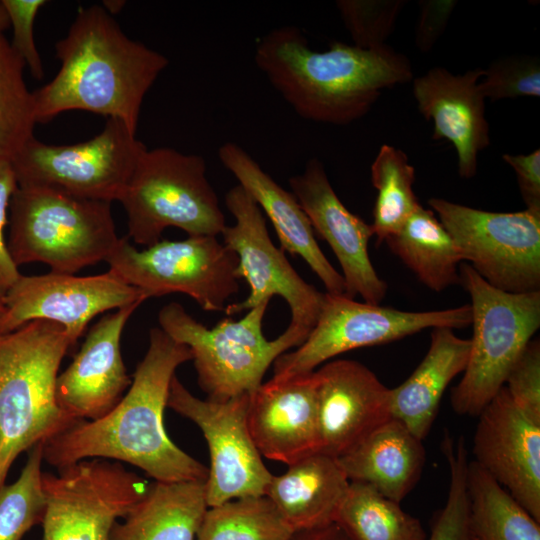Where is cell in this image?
<instances>
[{
    "mask_svg": "<svg viewBox=\"0 0 540 540\" xmlns=\"http://www.w3.org/2000/svg\"><path fill=\"white\" fill-rule=\"evenodd\" d=\"M189 360L186 345L152 328L126 394L103 417L80 421L45 442L43 459L57 469L86 459H112L136 466L155 481H206L208 468L171 441L163 420L175 371Z\"/></svg>",
    "mask_w": 540,
    "mask_h": 540,
    "instance_id": "obj_1",
    "label": "cell"
},
{
    "mask_svg": "<svg viewBox=\"0 0 540 540\" xmlns=\"http://www.w3.org/2000/svg\"><path fill=\"white\" fill-rule=\"evenodd\" d=\"M254 60L270 84L302 118L347 125L364 115L385 88L409 82V59L388 45L362 49L334 41L315 51L295 26L272 29L255 48Z\"/></svg>",
    "mask_w": 540,
    "mask_h": 540,
    "instance_id": "obj_2",
    "label": "cell"
},
{
    "mask_svg": "<svg viewBox=\"0 0 540 540\" xmlns=\"http://www.w3.org/2000/svg\"><path fill=\"white\" fill-rule=\"evenodd\" d=\"M55 47L59 71L33 92L37 123L83 110L119 119L136 133L144 97L168 59L130 39L100 5L80 8Z\"/></svg>",
    "mask_w": 540,
    "mask_h": 540,
    "instance_id": "obj_3",
    "label": "cell"
},
{
    "mask_svg": "<svg viewBox=\"0 0 540 540\" xmlns=\"http://www.w3.org/2000/svg\"><path fill=\"white\" fill-rule=\"evenodd\" d=\"M70 348L65 329L51 321L0 334V488L21 453L76 424L56 400L59 367Z\"/></svg>",
    "mask_w": 540,
    "mask_h": 540,
    "instance_id": "obj_4",
    "label": "cell"
},
{
    "mask_svg": "<svg viewBox=\"0 0 540 540\" xmlns=\"http://www.w3.org/2000/svg\"><path fill=\"white\" fill-rule=\"evenodd\" d=\"M7 247L17 267L44 263L75 274L105 261L119 241L111 203L45 187H20L9 204Z\"/></svg>",
    "mask_w": 540,
    "mask_h": 540,
    "instance_id": "obj_5",
    "label": "cell"
},
{
    "mask_svg": "<svg viewBox=\"0 0 540 540\" xmlns=\"http://www.w3.org/2000/svg\"><path fill=\"white\" fill-rule=\"evenodd\" d=\"M201 155L170 147L146 149L118 201L128 217L127 237L152 246L168 227L188 236H218L226 227Z\"/></svg>",
    "mask_w": 540,
    "mask_h": 540,
    "instance_id": "obj_6",
    "label": "cell"
},
{
    "mask_svg": "<svg viewBox=\"0 0 540 540\" xmlns=\"http://www.w3.org/2000/svg\"><path fill=\"white\" fill-rule=\"evenodd\" d=\"M269 302L247 311L238 321L227 317L209 329L171 302L158 314L160 328L192 354L200 388L207 398L224 401L251 394L263 382L271 364L307 338L288 326L274 340L263 334V318Z\"/></svg>",
    "mask_w": 540,
    "mask_h": 540,
    "instance_id": "obj_7",
    "label": "cell"
},
{
    "mask_svg": "<svg viewBox=\"0 0 540 540\" xmlns=\"http://www.w3.org/2000/svg\"><path fill=\"white\" fill-rule=\"evenodd\" d=\"M460 283L470 296V353L451 391L452 409L477 417L504 386L511 367L540 327V291L509 293L485 280L467 263Z\"/></svg>",
    "mask_w": 540,
    "mask_h": 540,
    "instance_id": "obj_8",
    "label": "cell"
},
{
    "mask_svg": "<svg viewBox=\"0 0 540 540\" xmlns=\"http://www.w3.org/2000/svg\"><path fill=\"white\" fill-rule=\"evenodd\" d=\"M105 261L110 272L148 299L181 293L205 311H224L239 291L238 257L217 236L162 240L145 250L125 236Z\"/></svg>",
    "mask_w": 540,
    "mask_h": 540,
    "instance_id": "obj_9",
    "label": "cell"
},
{
    "mask_svg": "<svg viewBox=\"0 0 540 540\" xmlns=\"http://www.w3.org/2000/svg\"><path fill=\"white\" fill-rule=\"evenodd\" d=\"M470 324L469 304L414 312L326 292L315 326L301 345L274 361L273 377L308 374L347 351L393 342L424 329H461Z\"/></svg>",
    "mask_w": 540,
    "mask_h": 540,
    "instance_id": "obj_10",
    "label": "cell"
},
{
    "mask_svg": "<svg viewBox=\"0 0 540 540\" xmlns=\"http://www.w3.org/2000/svg\"><path fill=\"white\" fill-rule=\"evenodd\" d=\"M147 147L124 122L108 118L95 137L72 145L31 138L11 160L20 187H45L91 200L119 199Z\"/></svg>",
    "mask_w": 540,
    "mask_h": 540,
    "instance_id": "obj_11",
    "label": "cell"
},
{
    "mask_svg": "<svg viewBox=\"0 0 540 540\" xmlns=\"http://www.w3.org/2000/svg\"><path fill=\"white\" fill-rule=\"evenodd\" d=\"M463 262L509 293L540 291V211L490 212L442 198L428 200Z\"/></svg>",
    "mask_w": 540,
    "mask_h": 540,
    "instance_id": "obj_12",
    "label": "cell"
},
{
    "mask_svg": "<svg viewBox=\"0 0 540 540\" xmlns=\"http://www.w3.org/2000/svg\"><path fill=\"white\" fill-rule=\"evenodd\" d=\"M43 540H109L114 524L147 493L150 483L120 462L92 458L43 472Z\"/></svg>",
    "mask_w": 540,
    "mask_h": 540,
    "instance_id": "obj_13",
    "label": "cell"
},
{
    "mask_svg": "<svg viewBox=\"0 0 540 540\" xmlns=\"http://www.w3.org/2000/svg\"><path fill=\"white\" fill-rule=\"evenodd\" d=\"M225 205L235 223L221 233L223 243L238 257L237 276L249 285V295L224 310L231 317L250 310L278 295L289 306L288 326L306 337L318 319L324 293L307 283L291 266L284 251L272 242L263 212L240 185L228 190Z\"/></svg>",
    "mask_w": 540,
    "mask_h": 540,
    "instance_id": "obj_14",
    "label": "cell"
},
{
    "mask_svg": "<svg viewBox=\"0 0 540 540\" xmlns=\"http://www.w3.org/2000/svg\"><path fill=\"white\" fill-rule=\"evenodd\" d=\"M250 394L224 401L194 396L176 377L169 389L167 407L193 421L202 431L210 453L205 481L207 506L263 496L272 478L247 425Z\"/></svg>",
    "mask_w": 540,
    "mask_h": 540,
    "instance_id": "obj_15",
    "label": "cell"
},
{
    "mask_svg": "<svg viewBox=\"0 0 540 540\" xmlns=\"http://www.w3.org/2000/svg\"><path fill=\"white\" fill-rule=\"evenodd\" d=\"M147 299L141 290L109 270L91 276L51 271L43 275L21 274L3 296L0 334L34 320H46L61 325L73 347L97 315Z\"/></svg>",
    "mask_w": 540,
    "mask_h": 540,
    "instance_id": "obj_16",
    "label": "cell"
},
{
    "mask_svg": "<svg viewBox=\"0 0 540 540\" xmlns=\"http://www.w3.org/2000/svg\"><path fill=\"white\" fill-rule=\"evenodd\" d=\"M292 194L308 217L314 231L334 252L345 283V294L364 302L379 304L387 284L373 267L368 244L374 236L371 224L350 212L335 193L325 168L317 158L310 159L304 171L289 179Z\"/></svg>",
    "mask_w": 540,
    "mask_h": 540,
    "instance_id": "obj_17",
    "label": "cell"
},
{
    "mask_svg": "<svg viewBox=\"0 0 540 540\" xmlns=\"http://www.w3.org/2000/svg\"><path fill=\"white\" fill-rule=\"evenodd\" d=\"M477 417L473 461L540 522V424L515 405L505 386Z\"/></svg>",
    "mask_w": 540,
    "mask_h": 540,
    "instance_id": "obj_18",
    "label": "cell"
},
{
    "mask_svg": "<svg viewBox=\"0 0 540 540\" xmlns=\"http://www.w3.org/2000/svg\"><path fill=\"white\" fill-rule=\"evenodd\" d=\"M141 304L122 307L97 321L72 363L58 375L57 403L75 423L106 415L131 385L120 342L128 319Z\"/></svg>",
    "mask_w": 540,
    "mask_h": 540,
    "instance_id": "obj_19",
    "label": "cell"
},
{
    "mask_svg": "<svg viewBox=\"0 0 540 540\" xmlns=\"http://www.w3.org/2000/svg\"><path fill=\"white\" fill-rule=\"evenodd\" d=\"M314 372L320 452L338 458L392 418L391 389L362 363L337 359Z\"/></svg>",
    "mask_w": 540,
    "mask_h": 540,
    "instance_id": "obj_20",
    "label": "cell"
},
{
    "mask_svg": "<svg viewBox=\"0 0 540 540\" xmlns=\"http://www.w3.org/2000/svg\"><path fill=\"white\" fill-rule=\"evenodd\" d=\"M247 425L262 457L287 466L320 452L315 372L272 377L249 395Z\"/></svg>",
    "mask_w": 540,
    "mask_h": 540,
    "instance_id": "obj_21",
    "label": "cell"
},
{
    "mask_svg": "<svg viewBox=\"0 0 540 540\" xmlns=\"http://www.w3.org/2000/svg\"><path fill=\"white\" fill-rule=\"evenodd\" d=\"M483 75L480 68L455 75L434 67L413 80L418 110L434 124L432 138L453 144L458 173L467 179L476 174L478 154L490 144L485 97L478 86Z\"/></svg>",
    "mask_w": 540,
    "mask_h": 540,
    "instance_id": "obj_22",
    "label": "cell"
},
{
    "mask_svg": "<svg viewBox=\"0 0 540 540\" xmlns=\"http://www.w3.org/2000/svg\"><path fill=\"white\" fill-rule=\"evenodd\" d=\"M218 157L272 222L281 249L298 255L322 281L327 293L345 294L344 279L320 249L311 223L292 194L267 174L239 144L220 146Z\"/></svg>",
    "mask_w": 540,
    "mask_h": 540,
    "instance_id": "obj_23",
    "label": "cell"
},
{
    "mask_svg": "<svg viewBox=\"0 0 540 540\" xmlns=\"http://www.w3.org/2000/svg\"><path fill=\"white\" fill-rule=\"evenodd\" d=\"M349 484L336 457L316 452L288 465L284 474L273 475L265 496L299 532L335 523Z\"/></svg>",
    "mask_w": 540,
    "mask_h": 540,
    "instance_id": "obj_24",
    "label": "cell"
},
{
    "mask_svg": "<svg viewBox=\"0 0 540 540\" xmlns=\"http://www.w3.org/2000/svg\"><path fill=\"white\" fill-rule=\"evenodd\" d=\"M337 459L350 482L400 503L417 484L426 453L422 440L391 418Z\"/></svg>",
    "mask_w": 540,
    "mask_h": 540,
    "instance_id": "obj_25",
    "label": "cell"
},
{
    "mask_svg": "<svg viewBox=\"0 0 540 540\" xmlns=\"http://www.w3.org/2000/svg\"><path fill=\"white\" fill-rule=\"evenodd\" d=\"M469 353L470 339L458 337L450 328H433L423 360L402 384L391 389L392 418L423 441L447 386L464 372Z\"/></svg>",
    "mask_w": 540,
    "mask_h": 540,
    "instance_id": "obj_26",
    "label": "cell"
},
{
    "mask_svg": "<svg viewBox=\"0 0 540 540\" xmlns=\"http://www.w3.org/2000/svg\"><path fill=\"white\" fill-rule=\"evenodd\" d=\"M207 509L205 481H155L109 540H196Z\"/></svg>",
    "mask_w": 540,
    "mask_h": 540,
    "instance_id": "obj_27",
    "label": "cell"
},
{
    "mask_svg": "<svg viewBox=\"0 0 540 540\" xmlns=\"http://www.w3.org/2000/svg\"><path fill=\"white\" fill-rule=\"evenodd\" d=\"M384 242L429 289L441 292L460 283L463 258L431 209L420 204L401 229Z\"/></svg>",
    "mask_w": 540,
    "mask_h": 540,
    "instance_id": "obj_28",
    "label": "cell"
},
{
    "mask_svg": "<svg viewBox=\"0 0 540 540\" xmlns=\"http://www.w3.org/2000/svg\"><path fill=\"white\" fill-rule=\"evenodd\" d=\"M471 537L475 540H540V526L476 462L467 467Z\"/></svg>",
    "mask_w": 540,
    "mask_h": 540,
    "instance_id": "obj_29",
    "label": "cell"
},
{
    "mask_svg": "<svg viewBox=\"0 0 540 540\" xmlns=\"http://www.w3.org/2000/svg\"><path fill=\"white\" fill-rule=\"evenodd\" d=\"M337 523L351 540H425L420 521L361 482H350Z\"/></svg>",
    "mask_w": 540,
    "mask_h": 540,
    "instance_id": "obj_30",
    "label": "cell"
},
{
    "mask_svg": "<svg viewBox=\"0 0 540 540\" xmlns=\"http://www.w3.org/2000/svg\"><path fill=\"white\" fill-rule=\"evenodd\" d=\"M414 181L415 169L405 152L382 145L371 165V182L377 190L371 226L378 243L399 231L420 205Z\"/></svg>",
    "mask_w": 540,
    "mask_h": 540,
    "instance_id": "obj_31",
    "label": "cell"
},
{
    "mask_svg": "<svg viewBox=\"0 0 540 540\" xmlns=\"http://www.w3.org/2000/svg\"><path fill=\"white\" fill-rule=\"evenodd\" d=\"M294 533L263 495L209 507L196 540H291Z\"/></svg>",
    "mask_w": 540,
    "mask_h": 540,
    "instance_id": "obj_32",
    "label": "cell"
},
{
    "mask_svg": "<svg viewBox=\"0 0 540 540\" xmlns=\"http://www.w3.org/2000/svg\"><path fill=\"white\" fill-rule=\"evenodd\" d=\"M25 63L0 35V159L11 161L33 138L35 101L24 81Z\"/></svg>",
    "mask_w": 540,
    "mask_h": 540,
    "instance_id": "obj_33",
    "label": "cell"
},
{
    "mask_svg": "<svg viewBox=\"0 0 540 540\" xmlns=\"http://www.w3.org/2000/svg\"><path fill=\"white\" fill-rule=\"evenodd\" d=\"M43 461V444L39 443L29 450L17 480L0 488V540H21L32 526L42 522Z\"/></svg>",
    "mask_w": 540,
    "mask_h": 540,
    "instance_id": "obj_34",
    "label": "cell"
},
{
    "mask_svg": "<svg viewBox=\"0 0 540 540\" xmlns=\"http://www.w3.org/2000/svg\"><path fill=\"white\" fill-rule=\"evenodd\" d=\"M443 453L449 467V489L444 507L437 515L428 540H470L467 493L468 451L464 439L445 434Z\"/></svg>",
    "mask_w": 540,
    "mask_h": 540,
    "instance_id": "obj_35",
    "label": "cell"
},
{
    "mask_svg": "<svg viewBox=\"0 0 540 540\" xmlns=\"http://www.w3.org/2000/svg\"><path fill=\"white\" fill-rule=\"evenodd\" d=\"M405 0H338L336 6L354 45L375 49L385 45Z\"/></svg>",
    "mask_w": 540,
    "mask_h": 540,
    "instance_id": "obj_36",
    "label": "cell"
},
{
    "mask_svg": "<svg viewBox=\"0 0 540 540\" xmlns=\"http://www.w3.org/2000/svg\"><path fill=\"white\" fill-rule=\"evenodd\" d=\"M492 101L540 95V61L530 55H510L494 60L478 83Z\"/></svg>",
    "mask_w": 540,
    "mask_h": 540,
    "instance_id": "obj_37",
    "label": "cell"
},
{
    "mask_svg": "<svg viewBox=\"0 0 540 540\" xmlns=\"http://www.w3.org/2000/svg\"><path fill=\"white\" fill-rule=\"evenodd\" d=\"M504 386L515 405L540 424V342L531 339L507 374Z\"/></svg>",
    "mask_w": 540,
    "mask_h": 540,
    "instance_id": "obj_38",
    "label": "cell"
},
{
    "mask_svg": "<svg viewBox=\"0 0 540 540\" xmlns=\"http://www.w3.org/2000/svg\"><path fill=\"white\" fill-rule=\"evenodd\" d=\"M9 24L13 29L11 46L28 66L36 79H42L44 70L34 41L33 26L39 10L47 3L45 0H2Z\"/></svg>",
    "mask_w": 540,
    "mask_h": 540,
    "instance_id": "obj_39",
    "label": "cell"
},
{
    "mask_svg": "<svg viewBox=\"0 0 540 540\" xmlns=\"http://www.w3.org/2000/svg\"><path fill=\"white\" fill-rule=\"evenodd\" d=\"M18 187L11 161L0 159V295L4 296L21 273L13 262L5 240L11 198Z\"/></svg>",
    "mask_w": 540,
    "mask_h": 540,
    "instance_id": "obj_40",
    "label": "cell"
},
{
    "mask_svg": "<svg viewBox=\"0 0 540 540\" xmlns=\"http://www.w3.org/2000/svg\"><path fill=\"white\" fill-rule=\"evenodd\" d=\"M456 0H421L415 29V45L423 53L430 51L444 33Z\"/></svg>",
    "mask_w": 540,
    "mask_h": 540,
    "instance_id": "obj_41",
    "label": "cell"
},
{
    "mask_svg": "<svg viewBox=\"0 0 540 540\" xmlns=\"http://www.w3.org/2000/svg\"><path fill=\"white\" fill-rule=\"evenodd\" d=\"M502 159L516 173L526 209L540 211V150L529 154H503Z\"/></svg>",
    "mask_w": 540,
    "mask_h": 540,
    "instance_id": "obj_42",
    "label": "cell"
},
{
    "mask_svg": "<svg viewBox=\"0 0 540 540\" xmlns=\"http://www.w3.org/2000/svg\"><path fill=\"white\" fill-rule=\"evenodd\" d=\"M291 540H351L345 531L332 523L320 528L295 532Z\"/></svg>",
    "mask_w": 540,
    "mask_h": 540,
    "instance_id": "obj_43",
    "label": "cell"
},
{
    "mask_svg": "<svg viewBox=\"0 0 540 540\" xmlns=\"http://www.w3.org/2000/svg\"><path fill=\"white\" fill-rule=\"evenodd\" d=\"M125 5V1H103V8L110 14L118 13Z\"/></svg>",
    "mask_w": 540,
    "mask_h": 540,
    "instance_id": "obj_44",
    "label": "cell"
},
{
    "mask_svg": "<svg viewBox=\"0 0 540 540\" xmlns=\"http://www.w3.org/2000/svg\"><path fill=\"white\" fill-rule=\"evenodd\" d=\"M9 19L7 16V13L3 7V5L0 2V35L3 34V32L9 28Z\"/></svg>",
    "mask_w": 540,
    "mask_h": 540,
    "instance_id": "obj_45",
    "label": "cell"
},
{
    "mask_svg": "<svg viewBox=\"0 0 540 540\" xmlns=\"http://www.w3.org/2000/svg\"><path fill=\"white\" fill-rule=\"evenodd\" d=\"M3 310H4L3 296L0 295V316L3 313Z\"/></svg>",
    "mask_w": 540,
    "mask_h": 540,
    "instance_id": "obj_46",
    "label": "cell"
},
{
    "mask_svg": "<svg viewBox=\"0 0 540 540\" xmlns=\"http://www.w3.org/2000/svg\"><path fill=\"white\" fill-rule=\"evenodd\" d=\"M470 540H475V539L471 537V539H470Z\"/></svg>",
    "mask_w": 540,
    "mask_h": 540,
    "instance_id": "obj_47",
    "label": "cell"
}]
</instances>
